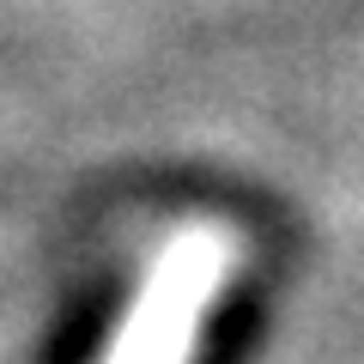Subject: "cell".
Instances as JSON below:
<instances>
[{
	"label": "cell",
	"mask_w": 364,
	"mask_h": 364,
	"mask_svg": "<svg viewBox=\"0 0 364 364\" xmlns=\"http://www.w3.org/2000/svg\"><path fill=\"white\" fill-rule=\"evenodd\" d=\"M231 279V237L225 231H188L164 249L140 298L128 304V322L116 328L104 364H182L200 340L219 286Z\"/></svg>",
	"instance_id": "6da1fadb"
}]
</instances>
